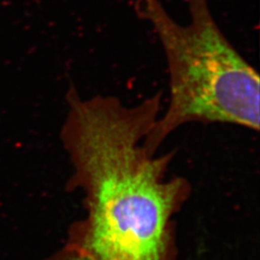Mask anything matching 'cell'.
<instances>
[{"label": "cell", "instance_id": "1", "mask_svg": "<svg viewBox=\"0 0 260 260\" xmlns=\"http://www.w3.org/2000/svg\"><path fill=\"white\" fill-rule=\"evenodd\" d=\"M162 93L128 106L116 96L67 92L60 133L73 175L69 189L84 194L86 216L68 244L93 260H175L174 218L191 193L183 177L168 178L174 153L144 147L159 118Z\"/></svg>", "mask_w": 260, "mask_h": 260}, {"label": "cell", "instance_id": "2", "mask_svg": "<svg viewBox=\"0 0 260 260\" xmlns=\"http://www.w3.org/2000/svg\"><path fill=\"white\" fill-rule=\"evenodd\" d=\"M187 5L190 20L182 25L160 0H135L137 15L162 44L170 75L169 107L144 140L149 154L189 122L259 130L258 74L220 29L208 0H187Z\"/></svg>", "mask_w": 260, "mask_h": 260}, {"label": "cell", "instance_id": "3", "mask_svg": "<svg viewBox=\"0 0 260 260\" xmlns=\"http://www.w3.org/2000/svg\"><path fill=\"white\" fill-rule=\"evenodd\" d=\"M43 260H93L91 256L86 254L84 251L77 249L70 244H66L65 247L54 254Z\"/></svg>", "mask_w": 260, "mask_h": 260}]
</instances>
